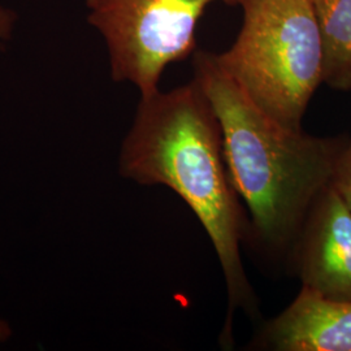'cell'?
Listing matches in <instances>:
<instances>
[{
  "label": "cell",
  "mask_w": 351,
  "mask_h": 351,
  "mask_svg": "<svg viewBox=\"0 0 351 351\" xmlns=\"http://www.w3.org/2000/svg\"><path fill=\"white\" fill-rule=\"evenodd\" d=\"M120 172L142 185L173 190L199 220L226 278L228 313L220 341L232 346L236 310L258 315L241 255L250 219L230 177L220 121L195 78L141 98L123 143Z\"/></svg>",
  "instance_id": "1"
},
{
  "label": "cell",
  "mask_w": 351,
  "mask_h": 351,
  "mask_svg": "<svg viewBox=\"0 0 351 351\" xmlns=\"http://www.w3.org/2000/svg\"><path fill=\"white\" fill-rule=\"evenodd\" d=\"M193 68L220 121L230 177L247 208V243L265 258L287 263L350 137H316L281 125L226 75L215 52L195 51Z\"/></svg>",
  "instance_id": "2"
},
{
  "label": "cell",
  "mask_w": 351,
  "mask_h": 351,
  "mask_svg": "<svg viewBox=\"0 0 351 351\" xmlns=\"http://www.w3.org/2000/svg\"><path fill=\"white\" fill-rule=\"evenodd\" d=\"M242 25L220 66L263 112L302 130L323 84V43L308 0H241Z\"/></svg>",
  "instance_id": "3"
},
{
  "label": "cell",
  "mask_w": 351,
  "mask_h": 351,
  "mask_svg": "<svg viewBox=\"0 0 351 351\" xmlns=\"http://www.w3.org/2000/svg\"><path fill=\"white\" fill-rule=\"evenodd\" d=\"M213 3L233 7L241 0H86L113 81L134 85L141 98L158 93L164 69L197 51V26Z\"/></svg>",
  "instance_id": "4"
},
{
  "label": "cell",
  "mask_w": 351,
  "mask_h": 351,
  "mask_svg": "<svg viewBox=\"0 0 351 351\" xmlns=\"http://www.w3.org/2000/svg\"><path fill=\"white\" fill-rule=\"evenodd\" d=\"M287 264L302 288L351 301V211L332 184L315 199Z\"/></svg>",
  "instance_id": "5"
},
{
  "label": "cell",
  "mask_w": 351,
  "mask_h": 351,
  "mask_svg": "<svg viewBox=\"0 0 351 351\" xmlns=\"http://www.w3.org/2000/svg\"><path fill=\"white\" fill-rule=\"evenodd\" d=\"M252 349L351 351V301L329 300L302 288L276 317L264 323Z\"/></svg>",
  "instance_id": "6"
},
{
  "label": "cell",
  "mask_w": 351,
  "mask_h": 351,
  "mask_svg": "<svg viewBox=\"0 0 351 351\" xmlns=\"http://www.w3.org/2000/svg\"><path fill=\"white\" fill-rule=\"evenodd\" d=\"M323 43V84L351 90V0H308Z\"/></svg>",
  "instance_id": "7"
},
{
  "label": "cell",
  "mask_w": 351,
  "mask_h": 351,
  "mask_svg": "<svg viewBox=\"0 0 351 351\" xmlns=\"http://www.w3.org/2000/svg\"><path fill=\"white\" fill-rule=\"evenodd\" d=\"M332 185L339 191L351 211V138L339 155Z\"/></svg>",
  "instance_id": "8"
},
{
  "label": "cell",
  "mask_w": 351,
  "mask_h": 351,
  "mask_svg": "<svg viewBox=\"0 0 351 351\" xmlns=\"http://www.w3.org/2000/svg\"><path fill=\"white\" fill-rule=\"evenodd\" d=\"M13 21H14L13 13L8 10L0 8V42L7 39L10 36L12 30Z\"/></svg>",
  "instance_id": "9"
},
{
  "label": "cell",
  "mask_w": 351,
  "mask_h": 351,
  "mask_svg": "<svg viewBox=\"0 0 351 351\" xmlns=\"http://www.w3.org/2000/svg\"><path fill=\"white\" fill-rule=\"evenodd\" d=\"M3 335H7V330H5L4 326H0V339L3 337Z\"/></svg>",
  "instance_id": "10"
}]
</instances>
